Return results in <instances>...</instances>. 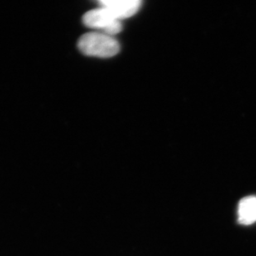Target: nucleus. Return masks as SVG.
Instances as JSON below:
<instances>
[{
	"label": "nucleus",
	"instance_id": "1",
	"mask_svg": "<svg viewBox=\"0 0 256 256\" xmlns=\"http://www.w3.org/2000/svg\"><path fill=\"white\" fill-rule=\"evenodd\" d=\"M78 48L86 56L109 58L118 54L120 46L114 36L109 34L94 32L80 36Z\"/></svg>",
	"mask_w": 256,
	"mask_h": 256
},
{
	"label": "nucleus",
	"instance_id": "2",
	"mask_svg": "<svg viewBox=\"0 0 256 256\" xmlns=\"http://www.w3.org/2000/svg\"><path fill=\"white\" fill-rule=\"evenodd\" d=\"M83 24L87 27L98 29L103 34L114 36L122 31L120 20L116 18L106 8L100 7L86 12L83 16Z\"/></svg>",
	"mask_w": 256,
	"mask_h": 256
},
{
	"label": "nucleus",
	"instance_id": "3",
	"mask_svg": "<svg viewBox=\"0 0 256 256\" xmlns=\"http://www.w3.org/2000/svg\"><path fill=\"white\" fill-rule=\"evenodd\" d=\"M99 4L109 10L118 20L132 17L142 5L140 0H102Z\"/></svg>",
	"mask_w": 256,
	"mask_h": 256
},
{
	"label": "nucleus",
	"instance_id": "4",
	"mask_svg": "<svg viewBox=\"0 0 256 256\" xmlns=\"http://www.w3.org/2000/svg\"><path fill=\"white\" fill-rule=\"evenodd\" d=\"M238 222L242 225H252L256 222V196L244 198L238 206Z\"/></svg>",
	"mask_w": 256,
	"mask_h": 256
}]
</instances>
